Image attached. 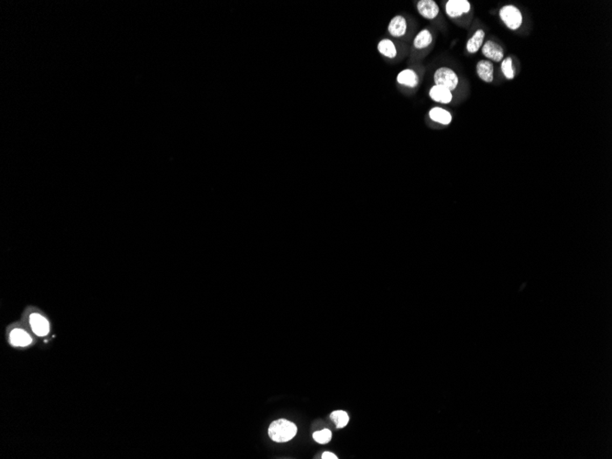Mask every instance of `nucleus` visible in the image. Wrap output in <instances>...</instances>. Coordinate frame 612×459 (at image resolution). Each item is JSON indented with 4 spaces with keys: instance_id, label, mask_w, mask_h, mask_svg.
<instances>
[{
    "instance_id": "9",
    "label": "nucleus",
    "mask_w": 612,
    "mask_h": 459,
    "mask_svg": "<svg viewBox=\"0 0 612 459\" xmlns=\"http://www.w3.org/2000/svg\"><path fill=\"white\" fill-rule=\"evenodd\" d=\"M477 73L479 77L487 84H491L494 79V65L488 60L479 61L477 65Z\"/></svg>"
},
{
    "instance_id": "7",
    "label": "nucleus",
    "mask_w": 612,
    "mask_h": 459,
    "mask_svg": "<svg viewBox=\"0 0 612 459\" xmlns=\"http://www.w3.org/2000/svg\"><path fill=\"white\" fill-rule=\"evenodd\" d=\"M429 96L433 101H435L436 103L444 104V105L451 103V101L453 100L452 91L448 90L447 88L443 87V86H436V85L432 86L431 89L429 91Z\"/></svg>"
},
{
    "instance_id": "20",
    "label": "nucleus",
    "mask_w": 612,
    "mask_h": 459,
    "mask_svg": "<svg viewBox=\"0 0 612 459\" xmlns=\"http://www.w3.org/2000/svg\"><path fill=\"white\" fill-rule=\"evenodd\" d=\"M321 458H323V459H337V458H338V457H337V456H336V455H335V454H333V453H331V452H324V453H323V455H322V457H321Z\"/></svg>"
},
{
    "instance_id": "8",
    "label": "nucleus",
    "mask_w": 612,
    "mask_h": 459,
    "mask_svg": "<svg viewBox=\"0 0 612 459\" xmlns=\"http://www.w3.org/2000/svg\"><path fill=\"white\" fill-rule=\"evenodd\" d=\"M30 323L32 330L39 336L47 335L50 331V325L47 319L39 313H32L30 315Z\"/></svg>"
},
{
    "instance_id": "18",
    "label": "nucleus",
    "mask_w": 612,
    "mask_h": 459,
    "mask_svg": "<svg viewBox=\"0 0 612 459\" xmlns=\"http://www.w3.org/2000/svg\"><path fill=\"white\" fill-rule=\"evenodd\" d=\"M501 72L504 74L505 77L508 80H513L514 78V69H513V59L512 57H507L501 62Z\"/></svg>"
},
{
    "instance_id": "2",
    "label": "nucleus",
    "mask_w": 612,
    "mask_h": 459,
    "mask_svg": "<svg viewBox=\"0 0 612 459\" xmlns=\"http://www.w3.org/2000/svg\"><path fill=\"white\" fill-rule=\"evenodd\" d=\"M500 17L505 26L512 30H516L522 26V14L521 10L513 5H507L500 10Z\"/></svg>"
},
{
    "instance_id": "5",
    "label": "nucleus",
    "mask_w": 612,
    "mask_h": 459,
    "mask_svg": "<svg viewBox=\"0 0 612 459\" xmlns=\"http://www.w3.org/2000/svg\"><path fill=\"white\" fill-rule=\"evenodd\" d=\"M483 55L485 56L488 61H492L495 63H499L504 59V51L503 48L500 44L488 39L484 43L482 46Z\"/></svg>"
},
{
    "instance_id": "3",
    "label": "nucleus",
    "mask_w": 612,
    "mask_h": 459,
    "mask_svg": "<svg viewBox=\"0 0 612 459\" xmlns=\"http://www.w3.org/2000/svg\"><path fill=\"white\" fill-rule=\"evenodd\" d=\"M434 81L436 86H443L448 90L454 91L458 86V76L453 69L440 67L434 74Z\"/></svg>"
},
{
    "instance_id": "11",
    "label": "nucleus",
    "mask_w": 612,
    "mask_h": 459,
    "mask_svg": "<svg viewBox=\"0 0 612 459\" xmlns=\"http://www.w3.org/2000/svg\"><path fill=\"white\" fill-rule=\"evenodd\" d=\"M397 82L401 86H407L410 88H414L418 85V74L412 69H405V70L400 72L397 75Z\"/></svg>"
},
{
    "instance_id": "13",
    "label": "nucleus",
    "mask_w": 612,
    "mask_h": 459,
    "mask_svg": "<svg viewBox=\"0 0 612 459\" xmlns=\"http://www.w3.org/2000/svg\"><path fill=\"white\" fill-rule=\"evenodd\" d=\"M484 39H485V31L483 30H477L473 36L467 41L466 45V51L471 54L479 52V49L483 46Z\"/></svg>"
},
{
    "instance_id": "4",
    "label": "nucleus",
    "mask_w": 612,
    "mask_h": 459,
    "mask_svg": "<svg viewBox=\"0 0 612 459\" xmlns=\"http://www.w3.org/2000/svg\"><path fill=\"white\" fill-rule=\"evenodd\" d=\"M471 5L467 0H449L445 4V12L451 18L461 17L463 14L468 13Z\"/></svg>"
},
{
    "instance_id": "6",
    "label": "nucleus",
    "mask_w": 612,
    "mask_h": 459,
    "mask_svg": "<svg viewBox=\"0 0 612 459\" xmlns=\"http://www.w3.org/2000/svg\"><path fill=\"white\" fill-rule=\"evenodd\" d=\"M418 12L426 19H434L439 14V7L434 0H420L417 3Z\"/></svg>"
},
{
    "instance_id": "17",
    "label": "nucleus",
    "mask_w": 612,
    "mask_h": 459,
    "mask_svg": "<svg viewBox=\"0 0 612 459\" xmlns=\"http://www.w3.org/2000/svg\"><path fill=\"white\" fill-rule=\"evenodd\" d=\"M331 420L335 423L337 428H343L349 424L350 417L349 414L344 411H335L330 414Z\"/></svg>"
},
{
    "instance_id": "14",
    "label": "nucleus",
    "mask_w": 612,
    "mask_h": 459,
    "mask_svg": "<svg viewBox=\"0 0 612 459\" xmlns=\"http://www.w3.org/2000/svg\"><path fill=\"white\" fill-rule=\"evenodd\" d=\"M10 341L16 347H27L31 343L30 335L22 329H14L10 334Z\"/></svg>"
},
{
    "instance_id": "12",
    "label": "nucleus",
    "mask_w": 612,
    "mask_h": 459,
    "mask_svg": "<svg viewBox=\"0 0 612 459\" xmlns=\"http://www.w3.org/2000/svg\"><path fill=\"white\" fill-rule=\"evenodd\" d=\"M429 116L432 121L442 125H449L452 122L451 113L448 110L439 107L432 108L429 111Z\"/></svg>"
},
{
    "instance_id": "10",
    "label": "nucleus",
    "mask_w": 612,
    "mask_h": 459,
    "mask_svg": "<svg viewBox=\"0 0 612 459\" xmlns=\"http://www.w3.org/2000/svg\"><path fill=\"white\" fill-rule=\"evenodd\" d=\"M389 33L395 38L404 36L407 30V22L402 16H395L392 18L388 27Z\"/></svg>"
},
{
    "instance_id": "15",
    "label": "nucleus",
    "mask_w": 612,
    "mask_h": 459,
    "mask_svg": "<svg viewBox=\"0 0 612 459\" xmlns=\"http://www.w3.org/2000/svg\"><path fill=\"white\" fill-rule=\"evenodd\" d=\"M378 51L379 53L390 59H393L397 55L396 46L393 42L389 39H381L379 42L378 44Z\"/></svg>"
},
{
    "instance_id": "1",
    "label": "nucleus",
    "mask_w": 612,
    "mask_h": 459,
    "mask_svg": "<svg viewBox=\"0 0 612 459\" xmlns=\"http://www.w3.org/2000/svg\"><path fill=\"white\" fill-rule=\"evenodd\" d=\"M296 425L285 419L274 421L269 427V435L274 442H288L296 435Z\"/></svg>"
},
{
    "instance_id": "16",
    "label": "nucleus",
    "mask_w": 612,
    "mask_h": 459,
    "mask_svg": "<svg viewBox=\"0 0 612 459\" xmlns=\"http://www.w3.org/2000/svg\"><path fill=\"white\" fill-rule=\"evenodd\" d=\"M433 42V35L428 30H421L414 39V46L417 50L428 47Z\"/></svg>"
},
{
    "instance_id": "19",
    "label": "nucleus",
    "mask_w": 612,
    "mask_h": 459,
    "mask_svg": "<svg viewBox=\"0 0 612 459\" xmlns=\"http://www.w3.org/2000/svg\"><path fill=\"white\" fill-rule=\"evenodd\" d=\"M313 437H314L316 442L319 443V444H327V443L329 442L331 440L332 433H331L330 430L323 429L322 431H318V432L314 433Z\"/></svg>"
}]
</instances>
